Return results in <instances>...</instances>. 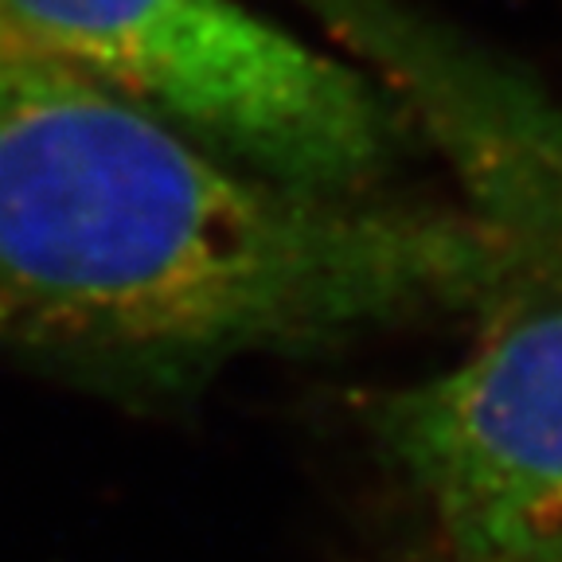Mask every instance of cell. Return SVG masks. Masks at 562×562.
<instances>
[{"label":"cell","instance_id":"1","mask_svg":"<svg viewBox=\"0 0 562 562\" xmlns=\"http://www.w3.org/2000/svg\"><path fill=\"white\" fill-rule=\"evenodd\" d=\"M501 223L278 184L0 16V344L184 379L481 305Z\"/></svg>","mask_w":562,"mask_h":562},{"label":"cell","instance_id":"2","mask_svg":"<svg viewBox=\"0 0 562 562\" xmlns=\"http://www.w3.org/2000/svg\"><path fill=\"white\" fill-rule=\"evenodd\" d=\"M0 16L278 184L363 195L398 153L368 79L243 0H0Z\"/></svg>","mask_w":562,"mask_h":562},{"label":"cell","instance_id":"3","mask_svg":"<svg viewBox=\"0 0 562 562\" xmlns=\"http://www.w3.org/2000/svg\"><path fill=\"white\" fill-rule=\"evenodd\" d=\"M473 348L379 395L375 434L453 562H562V278L508 262Z\"/></svg>","mask_w":562,"mask_h":562}]
</instances>
